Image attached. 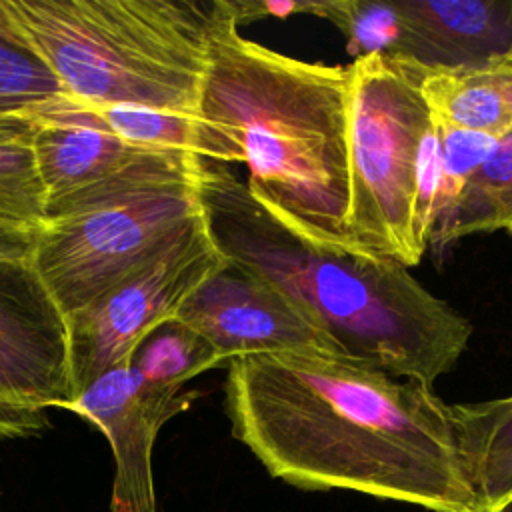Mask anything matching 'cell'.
I'll use <instances>...</instances> for the list:
<instances>
[{"label": "cell", "mask_w": 512, "mask_h": 512, "mask_svg": "<svg viewBox=\"0 0 512 512\" xmlns=\"http://www.w3.org/2000/svg\"><path fill=\"white\" fill-rule=\"evenodd\" d=\"M350 208L354 246L370 256L416 266L412 240L418 174L436 138L422 96V66L388 54L350 66Z\"/></svg>", "instance_id": "obj_5"}, {"label": "cell", "mask_w": 512, "mask_h": 512, "mask_svg": "<svg viewBox=\"0 0 512 512\" xmlns=\"http://www.w3.org/2000/svg\"><path fill=\"white\" fill-rule=\"evenodd\" d=\"M504 230H508V232H512V216H510V220H508V224H506V228Z\"/></svg>", "instance_id": "obj_25"}, {"label": "cell", "mask_w": 512, "mask_h": 512, "mask_svg": "<svg viewBox=\"0 0 512 512\" xmlns=\"http://www.w3.org/2000/svg\"><path fill=\"white\" fill-rule=\"evenodd\" d=\"M422 96L440 124L502 138L512 132V52L464 68H422Z\"/></svg>", "instance_id": "obj_13"}, {"label": "cell", "mask_w": 512, "mask_h": 512, "mask_svg": "<svg viewBox=\"0 0 512 512\" xmlns=\"http://www.w3.org/2000/svg\"><path fill=\"white\" fill-rule=\"evenodd\" d=\"M30 116L48 222L162 182L194 178L204 160L188 152L132 146L108 130L92 108L72 98Z\"/></svg>", "instance_id": "obj_7"}, {"label": "cell", "mask_w": 512, "mask_h": 512, "mask_svg": "<svg viewBox=\"0 0 512 512\" xmlns=\"http://www.w3.org/2000/svg\"><path fill=\"white\" fill-rule=\"evenodd\" d=\"M200 212L198 176L162 182L50 220L32 264L68 318L152 260Z\"/></svg>", "instance_id": "obj_6"}, {"label": "cell", "mask_w": 512, "mask_h": 512, "mask_svg": "<svg viewBox=\"0 0 512 512\" xmlns=\"http://www.w3.org/2000/svg\"><path fill=\"white\" fill-rule=\"evenodd\" d=\"M198 198L228 264L278 288L348 358L432 388L466 350L472 322L408 266L308 242L220 162L202 160Z\"/></svg>", "instance_id": "obj_2"}, {"label": "cell", "mask_w": 512, "mask_h": 512, "mask_svg": "<svg viewBox=\"0 0 512 512\" xmlns=\"http://www.w3.org/2000/svg\"><path fill=\"white\" fill-rule=\"evenodd\" d=\"M220 362L200 334L174 318L156 326L130 358V366L140 378L166 386H184Z\"/></svg>", "instance_id": "obj_19"}, {"label": "cell", "mask_w": 512, "mask_h": 512, "mask_svg": "<svg viewBox=\"0 0 512 512\" xmlns=\"http://www.w3.org/2000/svg\"><path fill=\"white\" fill-rule=\"evenodd\" d=\"M226 264L200 212L152 260L68 316L76 396L104 372L130 362L136 346Z\"/></svg>", "instance_id": "obj_8"}, {"label": "cell", "mask_w": 512, "mask_h": 512, "mask_svg": "<svg viewBox=\"0 0 512 512\" xmlns=\"http://www.w3.org/2000/svg\"><path fill=\"white\" fill-rule=\"evenodd\" d=\"M36 232L0 224V260H32Z\"/></svg>", "instance_id": "obj_22"}, {"label": "cell", "mask_w": 512, "mask_h": 512, "mask_svg": "<svg viewBox=\"0 0 512 512\" xmlns=\"http://www.w3.org/2000/svg\"><path fill=\"white\" fill-rule=\"evenodd\" d=\"M48 222L46 190L34 152V118L0 116V224L40 232Z\"/></svg>", "instance_id": "obj_17"}, {"label": "cell", "mask_w": 512, "mask_h": 512, "mask_svg": "<svg viewBox=\"0 0 512 512\" xmlns=\"http://www.w3.org/2000/svg\"><path fill=\"white\" fill-rule=\"evenodd\" d=\"M0 438H26V434L14 422L0 416Z\"/></svg>", "instance_id": "obj_23"}, {"label": "cell", "mask_w": 512, "mask_h": 512, "mask_svg": "<svg viewBox=\"0 0 512 512\" xmlns=\"http://www.w3.org/2000/svg\"><path fill=\"white\" fill-rule=\"evenodd\" d=\"M88 108L96 112L108 130L132 146L188 152L220 164H244V152L238 142L198 114H182L134 104H106Z\"/></svg>", "instance_id": "obj_15"}, {"label": "cell", "mask_w": 512, "mask_h": 512, "mask_svg": "<svg viewBox=\"0 0 512 512\" xmlns=\"http://www.w3.org/2000/svg\"><path fill=\"white\" fill-rule=\"evenodd\" d=\"M198 390L154 384L140 378L130 362L98 376L70 410L94 424L114 456L110 512H158L152 474V448L160 428L188 410Z\"/></svg>", "instance_id": "obj_11"}, {"label": "cell", "mask_w": 512, "mask_h": 512, "mask_svg": "<svg viewBox=\"0 0 512 512\" xmlns=\"http://www.w3.org/2000/svg\"><path fill=\"white\" fill-rule=\"evenodd\" d=\"M388 56L422 68H464L512 52V0H394Z\"/></svg>", "instance_id": "obj_12"}, {"label": "cell", "mask_w": 512, "mask_h": 512, "mask_svg": "<svg viewBox=\"0 0 512 512\" xmlns=\"http://www.w3.org/2000/svg\"><path fill=\"white\" fill-rule=\"evenodd\" d=\"M74 398L64 312L32 260H0V416L32 438Z\"/></svg>", "instance_id": "obj_9"}, {"label": "cell", "mask_w": 512, "mask_h": 512, "mask_svg": "<svg viewBox=\"0 0 512 512\" xmlns=\"http://www.w3.org/2000/svg\"><path fill=\"white\" fill-rule=\"evenodd\" d=\"M440 144V190L436 220L442 218L460 198L468 182L482 168L496 148V138L436 122ZM434 220V222H436Z\"/></svg>", "instance_id": "obj_21"}, {"label": "cell", "mask_w": 512, "mask_h": 512, "mask_svg": "<svg viewBox=\"0 0 512 512\" xmlns=\"http://www.w3.org/2000/svg\"><path fill=\"white\" fill-rule=\"evenodd\" d=\"M512 216V132L468 182L456 204L434 222L430 246L444 248L464 236L506 228Z\"/></svg>", "instance_id": "obj_16"}, {"label": "cell", "mask_w": 512, "mask_h": 512, "mask_svg": "<svg viewBox=\"0 0 512 512\" xmlns=\"http://www.w3.org/2000/svg\"><path fill=\"white\" fill-rule=\"evenodd\" d=\"M68 98L42 54L0 0V116L34 114Z\"/></svg>", "instance_id": "obj_18"}, {"label": "cell", "mask_w": 512, "mask_h": 512, "mask_svg": "<svg viewBox=\"0 0 512 512\" xmlns=\"http://www.w3.org/2000/svg\"><path fill=\"white\" fill-rule=\"evenodd\" d=\"M174 320L200 334L222 362L276 354L346 356L288 296L232 264L208 276Z\"/></svg>", "instance_id": "obj_10"}, {"label": "cell", "mask_w": 512, "mask_h": 512, "mask_svg": "<svg viewBox=\"0 0 512 512\" xmlns=\"http://www.w3.org/2000/svg\"><path fill=\"white\" fill-rule=\"evenodd\" d=\"M2 2L68 98L198 114L218 0Z\"/></svg>", "instance_id": "obj_4"}, {"label": "cell", "mask_w": 512, "mask_h": 512, "mask_svg": "<svg viewBox=\"0 0 512 512\" xmlns=\"http://www.w3.org/2000/svg\"><path fill=\"white\" fill-rule=\"evenodd\" d=\"M224 408L234 438L294 488L480 512L450 404L430 386L346 356H244L230 360Z\"/></svg>", "instance_id": "obj_1"}, {"label": "cell", "mask_w": 512, "mask_h": 512, "mask_svg": "<svg viewBox=\"0 0 512 512\" xmlns=\"http://www.w3.org/2000/svg\"><path fill=\"white\" fill-rule=\"evenodd\" d=\"M458 454L480 512L512 496V394L450 404Z\"/></svg>", "instance_id": "obj_14"}, {"label": "cell", "mask_w": 512, "mask_h": 512, "mask_svg": "<svg viewBox=\"0 0 512 512\" xmlns=\"http://www.w3.org/2000/svg\"><path fill=\"white\" fill-rule=\"evenodd\" d=\"M490 512H512V496L506 502H502L500 506H496L494 510H490Z\"/></svg>", "instance_id": "obj_24"}, {"label": "cell", "mask_w": 512, "mask_h": 512, "mask_svg": "<svg viewBox=\"0 0 512 512\" xmlns=\"http://www.w3.org/2000/svg\"><path fill=\"white\" fill-rule=\"evenodd\" d=\"M198 116L244 152L246 186L284 226L334 252H360L348 230V66L280 54L238 32L218 0Z\"/></svg>", "instance_id": "obj_3"}, {"label": "cell", "mask_w": 512, "mask_h": 512, "mask_svg": "<svg viewBox=\"0 0 512 512\" xmlns=\"http://www.w3.org/2000/svg\"><path fill=\"white\" fill-rule=\"evenodd\" d=\"M302 12L328 18L348 36L350 52L390 54L396 40V12L392 2L344 0V2H302Z\"/></svg>", "instance_id": "obj_20"}]
</instances>
